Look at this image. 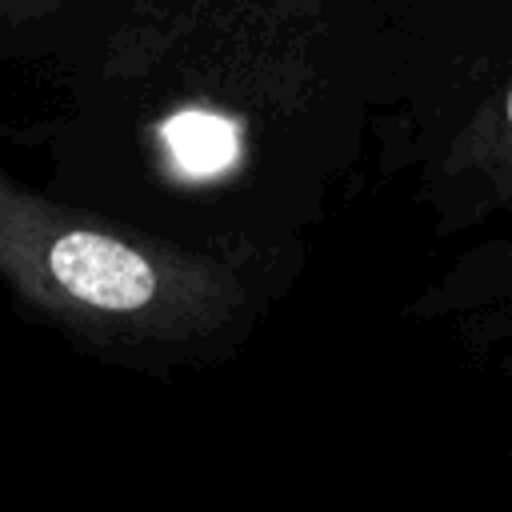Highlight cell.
<instances>
[{
    "label": "cell",
    "instance_id": "obj_1",
    "mask_svg": "<svg viewBox=\"0 0 512 512\" xmlns=\"http://www.w3.org/2000/svg\"><path fill=\"white\" fill-rule=\"evenodd\" d=\"M400 20L404 0H136L44 68L48 188L296 276L376 148Z\"/></svg>",
    "mask_w": 512,
    "mask_h": 512
},
{
    "label": "cell",
    "instance_id": "obj_2",
    "mask_svg": "<svg viewBox=\"0 0 512 512\" xmlns=\"http://www.w3.org/2000/svg\"><path fill=\"white\" fill-rule=\"evenodd\" d=\"M0 284L84 352L172 376L236 356L292 272L184 244L0 164Z\"/></svg>",
    "mask_w": 512,
    "mask_h": 512
},
{
    "label": "cell",
    "instance_id": "obj_3",
    "mask_svg": "<svg viewBox=\"0 0 512 512\" xmlns=\"http://www.w3.org/2000/svg\"><path fill=\"white\" fill-rule=\"evenodd\" d=\"M376 156L440 228L512 208V0H404Z\"/></svg>",
    "mask_w": 512,
    "mask_h": 512
},
{
    "label": "cell",
    "instance_id": "obj_4",
    "mask_svg": "<svg viewBox=\"0 0 512 512\" xmlns=\"http://www.w3.org/2000/svg\"><path fill=\"white\" fill-rule=\"evenodd\" d=\"M136 0H0V68H52L108 32Z\"/></svg>",
    "mask_w": 512,
    "mask_h": 512
}]
</instances>
